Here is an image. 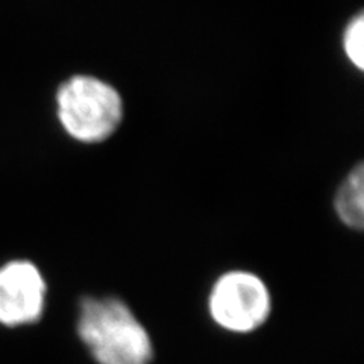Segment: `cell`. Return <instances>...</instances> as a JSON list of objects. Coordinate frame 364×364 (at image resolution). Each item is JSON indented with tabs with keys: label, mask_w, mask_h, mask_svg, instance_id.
<instances>
[{
	"label": "cell",
	"mask_w": 364,
	"mask_h": 364,
	"mask_svg": "<svg viewBox=\"0 0 364 364\" xmlns=\"http://www.w3.org/2000/svg\"><path fill=\"white\" fill-rule=\"evenodd\" d=\"M364 170L358 164L341 182L336 198L334 210L340 222L352 230H361L364 222Z\"/></svg>",
	"instance_id": "5"
},
{
	"label": "cell",
	"mask_w": 364,
	"mask_h": 364,
	"mask_svg": "<svg viewBox=\"0 0 364 364\" xmlns=\"http://www.w3.org/2000/svg\"><path fill=\"white\" fill-rule=\"evenodd\" d=\"M363 38H364V20L363 13H358L350 18L343 31V38H341V46L346 55L348 61L357 67L361 72L364 67V50H363Z\"/></svg>",
	"instance_id": "6"
},
{
	"label": "cell",
	"mask_w": 364,
	"mask_h": 364,
	"mask_svg": "<svg viewBox=\"0 0 364 364\" xmlns=\"http://www.w3.org/2000/svg\"><path fill=\"white\" fill-rule=\"evenodd\" d=\"M56 117L77 143L108 140L123 120V99L109 82L93 75H73L58 87Z\"/></svg>",
	"instance_id": "2"
},
{
	"label": "cell",
	"mask_w": 364,
	"mask_h": 364,
	"mask_svg": "<svg viewBox=\"0 0 364 364\" xmlns=\"http://www.w3.org/2000/svg\"><path fill=\"white\" fill-rule=\"evenodd\" d=\"M77 334L99 364H149V334L129 306L117 298H84Z\"/></svg>",
	"instance_id": "1"
},
{
	"label": "cell",
	"mask_w": 364,
	"mask_h": 364,
	"mask_svg": "<svg viewBox=\"0 0 364 364\" xmlns=\"http://www.w3.org/2000/svg\"><path fill=\"white\" fill-rule=\"evenodd\" d=\"M208 309L213 321L220 328L246 334L266 323L272 299L264 281L255 273L231 270L214 282Z\"/></svg>",
	"instance_id": "3"
},
{
	"label": "cell",
	"mask_w": 364,
	"mask_h": 364,
	"mask_svg": "<svg viewBox=\"0 0 364 364\" xmlns=\"http://www.w3.org/2000/svg\"><path fill=\"white\" fill-rule=\"evenodd\" d=\"M46 290L41 272L29 261L16 259L0 267V323L37 322L44 310Z\"/></svg>",
	"instance_id": "4"
}]
</instances>
